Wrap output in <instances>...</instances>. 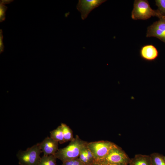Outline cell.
Masks as SVG:
<instances>
[{
  "label": "cell",
  "instance_id": "obj_1",
  "mask_svg": "<svg viewBox=\"0 0 165 165\" xmlns=\"http://www.w3.org/2000/svg\"><path fill=\"white\" fill-rule=\"evenodd\" d=\"M87 143L76 135L67 146L59 149L54 155L62 163L79 158L81 152L87 146Z\"/></svg>",
  "mask_w": 165,
  "mask_h": 165
},
{
  "label": "cell",
  "instance_id": "obj_2",
  "mask_svg": "<svg viewBox=\"0 0 165 165\" xmlns=\"http://www.w3.org/2000/svg\"><path fill=\"white\" fill-rule=\"evenodd\" d=\"M152 16H156L160 19L165 16L157 10L152 9L148 0H135L134 1L131 15L133 19L145 20Z\"/></svg>",
  "mask_w": 165,
  "mask_h": 165
},
{
  "label": "cell",
  "instance_id": "obj_3",
  "mask_svg": "<svg viewBox=\"0 0 165 165\" xmlns=\"http://www.w3.org/2000/svg\"><path fill=\"white\" fill-rule=\"evenodd\" d=\"M42 152L38 143L25 150H19L16 156L20 165H38L41 157L40 155Z\"/></svg>",
  "mask_w": 165,
  "mask_h": 165
},
{
  "label": "cell",
  "instance_id": "obj_4",
  "mask_svg": "<svg viewBox=\"0 0 165 165\" xmlns=\"http://www.w3.org/2000/svg\"><path fill=\"white\" fill-rule=\"evenodd\" d=\"M130 160V159L125 151L115 144L104 158L97 161L112 165H128Z\"/></svg>",
  "mask_w": 165,
  "mask_h": 165
},
{
  "label": "cell",
  "instance_id": "obj_5",
  "mask_svg": "<svg viewBox=\"0 0 165 165\" xmlns=\"http://www.w3.org/2000/svg\"><path fill=\"white\" fill-rule=\"evenodd\" d=\"M115 144L108 141H100L88 142L87 147L93 155L95 161L104 158Z\"/></svg>",
  "mask_w": 165,
  "mask_h": 165
},
{
  "label": "cell",
  "instance_id": "obj_6",
  "mask_svg": "<svg viewBox=\"0 0 165 165\" xmlns=\"http://www.w3.org/2000/svg\"><path fill=\"white\" fill-rule=\"evenodd\" d=\"M146 36L156 37L165 43V16L148 27Z\"/></svg>",
  "mask_w": 165,
  "mask_h": 165
},
{
  "label": "cell",
  "instance_id": "obj_7",
  "mask_svg": "<svg viewBox=\"0 0 165 165\" xmlns=\"http://www.w3.org/2000/svg\"><path fill=\"white\" fill-rule=\"evenodd\" d=\"M106 1V0H79L76 8L81 13L82 19L84 20L92 10Z\"/></svg>",
  "mask_w": 165,
  "mask_h": 165
},
{
  "label": "cell",
  "instance_id": "obj_8",
  "mask_svg": "<svg viewBox=\"0 0 165 165\" xmlns=\"http://www.w3.org/2000/svg\"><path fill=\"white\" fill-rule=\"evenodd\" d=\"M58 143L50 137H47L38 144L43 155H54L59 149Z\"/></svg>",
  "mask_w": 165,
  "mask_h": 165
},
{
  "label": "cell",
  "instance_id": "obj_9",
  "mask_svg": "<svg viewBox=\"0 0 165 165\" xmlns=\"http://www.w3.org/2000/svg\"><path fill=\"white\" fill-rule=\"evenodd\" d=\"M140 55L141 58L147 61H155L159 56V52L153 45L148 44L143 46L140 50Z\"/></svg>",
  "mask_w": 165,
  "mask_h": 165
},
{
  "label": "cell",
  "instance_id": "obj_10",
  "mask_svg": "<svg viewBox=\"0 0 165 165\" xmlns=\"http://www.w3.org/2000/svg\"><path fill=\"white\" fill-rule=\"evenodd\" d=\"M129 165H152L150 156L140 154L136 155L131 159Z\"/></svg>",
  "mask_w": 165,
  "mask_h": 165
},
{
  "label": "cell",
  "instance_id": "obj_11",
  "mask_svg": "<svg viewBox=\"0 0 165 165\" xmlns=\"http://www.w3.org/2000/svg\"><path fill=\"white\" fill-rule=\"evenodd\" d=\"M50 137L60 144L65 143L62 129L61 125L50 132Z\"/></svg>",
  "mask_w": 165,
  "mask_h": 165
},
{
  "label": "cell",
  "instance_id": "obj_12",
  "mask_svg": "<svg viewBox=\"0 0 165 165\" xmlns=\"http://www.w3.org/2000/svg\"><path fill=\"white\" fill-rule=\"evenodd\" d=\"M61 125L62 129L65 142L72 140L74 138L72 129L65 123H62Z\"/></svg>",
  "mask_w": 165,
  "mask_h": 165
},
{
  "label": "cell",
  "instance_id": "obj_13",
  "mask_svg": "<svg viewBox=\"0 0 165 165\" xmlns=\"http://www.w3.org/2000/svg\"><path fill=\"white\" fill-rule=\"evenodd\" d=\"M57 159L54 155H43L41 157L38 165H57Z\"/></svg>",
  "mask_w": 165,
  "mask_h": 165
},
{
  "label": "cell",
  "instance_id": "obj_14",
  "mask_svg": "<svg viewBox=\"0 0 165 165\" xmlns=\"http://www.w3.org/2000/svg\"><path fill=\"white\" fill-rule=\"evenodd\" d=\"M152 165H165V161L162 155L158 153H153L150 155Z\"/></svg>",
  "mask_w": 165,
  "mask_h": 165
},
{
  "label": "cell",
  "instance_id": "obj_15",
  "mask_svg": "<svg viewBox=\"0 0 165 165\" xmlns=\"http://www.w3.org/2000/svg\"><path fill=\"white\" fill-rule=\"evenodd\" d=\"M155 2L158 7L157 10L163 15L165 16V0H156Z\"/></svg>",
  "mask_w": 165,
  "mask_h": 165
},
{
  "label": "cell",
  "instance_id": "obj_16",
  "mask_svg": "<svg viewBox=\"0 0 165 165\" xmlns=\"http://www.w3.org/2000/svg\"><path fill=\"white\" fill-rule=\"evenodd\" d=\"M87 146L84 148L81 152L79 158L85 165H91L87 159L86 152V148Z\"/></svg>",
  "mask_w": 165,
  "mask_h": 165
},
{
  "label": "cell",
  "instance_id": "obj_17",
  "mask_svg": "<svg viewBox=\"0 0 165 165\" xmlns=\"http://www.w3.org/2000/svg\"><path fill=\"white\" fill-rule=\"evenodd\" d=\"M62 165H85L79 158L67 161L62 163Z\"/></svg>",
  "mask_w": 165,
  "mask_h": 165
},
{
  "label": "cell",
  "instance_id": "obj_18",
  "mask_svg": "<svg viewBox=\"0 0 165 165\" xmlns=\"http://www.w3.org/2000/svg\"><path fill=\"white\" fill-rule=\"evenodd\" d=\"M0 22L4 21L5 18V12L7 9V7L3 5L0 4Z\"/></svg>",
  "mask_w": 165,
  "mask_h": 165
},
{
  "label": "cell",
  "instance_id": "obj_19",
  "mask_svg": "<svg viewBox=\"0 0 165 165\" xmlns=\"http://www.w3.org/2000/svg\"><path fill=\"white\" fill-rule=\"evenodd\" d=\"M0 53H1L4 50V46L2 42L3 35L2 34V31L1 30H0Z\"/></svg>",
  "mask_w": 165,
  "mask_h": 165
},
{
  "label": "cell",
  "instance_id": "obj_20",
  "mask_svg": "<svg viewBox=\"0 0 165 165\" xmlns=\"http://www.w3.org/2000/svg\"><path fill=\"white\" fill-rule=\"evenodd\" d=\"M92 165H112L107 164L102 162L95 161Z\"/></svg>",
  "mask_w": 165,
  "mask_h": 165
},
{
  "label": "cell",
  "instance_id": "obj_21",
  "mask_svg": "<svg viewBox=\"0 0 165 165\" xmlns=\"http://www.w3.org/2000/svg\"><path fill=\"white\" fill-rule=\"evenodd\" d=\"M163 158H164V160L165 161V156H163Z\"/></svg>",
  "mask_w": 165,
  "mask_h": 165
}]
</instances>
